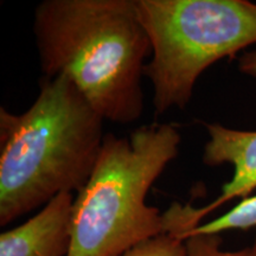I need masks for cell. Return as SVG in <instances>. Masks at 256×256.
I'll return each mask as SVG.
<instances>
[{"instance_id": "5b68a950", "label": "cell", "mask_w": 256, "mask_h": 256, "mask_svg": "<svg viewBox=\"0 0 256 256\" xmlns=\"http://www.w3.org/2000/svg\"><path fill=\"white\" fill-rule=\"evenodd\" d=\"M209 142L203 151V162L206 166L232 164V180L222 186L220 194L204 208L185 204L188 223L197 228L206 215L235 198H246L256 190V130H242L224 127L218 124H206Z\"/></svg>"}, {"instance_id": "52a82bcc", "label": "cell", "mask_w": 256, "mask_h": 256, "mask_svg": "<svg viewBox=\"0 0 256 256\" xmlns=\"http://www.w3.org/2000/svg\"><path fill=\"white\" fill-rule=\"evenodd\" d=\"M256 226V194L243 198L226 214L206 223H200L185 236V241L192 236L220 235L229 230H249Z\"/></svg>"}, {"instance_id": "8992f818", "label": "cell", "mask_w": 256, "mask_h": 256, "mask_svg": "<svg viewBox=\"0 0 256 256\" xmlns=\"http://www.w3.org/2000/svg\"><path fill=\"white\" fill-rule=\"evenodd\" d=\"M72 194H60L40 212L0 235V256H68Z\"/></svg>"}, {"instance_id": "30bf717a", "label": "cell", "mask_w": 256, "mask_h": 256, "mask_svg": "<svg viewBox=\"0 0 256 256\" xmlns=\"http://www.w3.org/2000/svg\"><path fill=\"white\" fill-rule=\"evenodd\" d=\"M238 70L244 75L256 78V50L242 54L238 58Z\"/></svg>"}, {"instance_id": "8fae6325", "label": "cell", "mask_w": 256, "mask_h": 256, "mask_svg": "<svg viewBox=\"0 0 256 256\" xmlns=\"http://www.w3.org/2000/svg\"><path fill=\"white\" fill-rule=\"evenodd\" d=\"M249 256H256V240L254 242V246L252 248H249Z\"/></svg>"}, {"instance_id": "6da1fadb", "label": "cell", "mask_w": 256, "mask_h": 256, "mask_svg": "<svg viewBox=\"0 0 256 256\" xmlns=\"http://www.w3.org/2000/svg\"><path fill=\"white\" fill-rule=\"evenodd\" d=\"M34 34L43 76H68L104 120L140 119L152 48L136 0H44Z\"/></svg>"}, {"instance_id": "277c9868", "label": "cell", "mask_w": 256, "mask_h": 256, "mask_svg": "<svg viewBox=\"0 0 256 256\" xmlns=\"http://www.w3.org/2000/svg\"><path fill=\"white\" fill-rule=\"evenodd\" d=\"M136 8L152 48L144 75L156 115L184 110L210 66L256 44V4L248 0H136Z\"/></svg>"}, {"instance_id": "9c48e42d", "label": "cell", "mask_w": 256, "mask_h": 256, "mask_svg": "<svg viewBox=\"0 0 256 256\" xmlns=\"http://www.w3.org/2000/svg\"><path fill=\"white\" fill-rule=\"evenodd\" d=\"M188 256H249V249L238 252H224L220 249V235L192 236L186 241Z\"/></svg>"}, {"instance_id": "ba28073f", "label": "cell", "mask_w": 256, "mask_h": 256, "mask_svg": "<svg viewBox=\"0 0 256 256\" xmlns=\"http://www.w3.org/2000/svg\"><path fill=\"white\" fill-rule=\"evenodd\" d=\"M120 256H188L185 241L164 232L142 242Z\"/></svg>"}, {"instance_id": "3957f363", "label": "cell", "mask_w": 256, "mask_h": 256, "mask_svg": "<svg viewBox=\"0 0 256 256\" xmlns=\"http://www.w3.org/2000/svg\"><path fill=\"white\" fill-rule=\"evenodd\" d=\"M180 142L171 124H142L128 136L106 134L94 171L74 198L68 256H120L165 232L164 214L146 198Z\"/></svg>"}, {"instance_id": "7a4b0ae2", "label": "cell", "mask_w": 256, "mask_h": 256, "mask_svg": "<svg viewBox=\"0 0 256 256\" xmlns=\"http://www.w3.org/2000/svg\"><path fill=\"white\" fill-rule=\"evenodd\" d=\"M104 121L66 75L43 76L23 114L0 110V226L87 184Z\"/></svg>"}]
</instances>
